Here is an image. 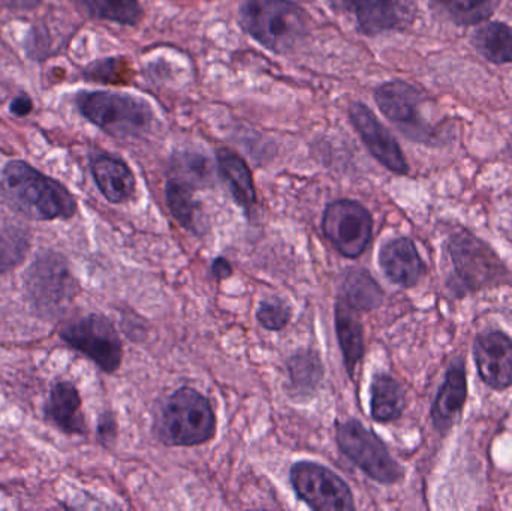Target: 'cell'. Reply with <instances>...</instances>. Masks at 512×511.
<instances>
[{"label":"cell","instance_id":"10","mask_svg":"<svg viewBox=\"0 0 512 511\" xmlns=\"http://www.w3.org/2000/svg\"><path fill=\"white\" fill-rule=\"evenodd\" d=\"M60 336L107 374L116 372L122 363L123 347L119 333L113 323L102 315L92 314L68 324Z\"/></svg>","mask_w":512,"mask_h":511},{"label":"cell","instance_id":"29","mask_svg":"<svg viewBox=\"0 0 512 511\" xmlns=\"http://www.w3.org/2000/svg\"><path fill=\"white\" fill-rule=\"evenodd\" d=\"M292 311L288 305L283 302H262L259 305L258 311H256V320L264 327L265 330L270 332H280L288 326L291 321Z\"/></svg>","mask_w":512,"mask_h":511},{"label":"cell","instance_id":"28","mask_svg":"<svg viewBox=\"0 0 512 511\" xmlns=\"http://www.w3.org/2000/svg\"><path fill=\"white\" fill-rule=\"evenodd\" d=\"M27 251L26 236L21 231L0 233V273L17 266Z\"/></svg>","mask_w":512,"mask_h":511},{"label":"cell","instance_id":"17","mask_svg":"<svg viewBox=\"0 0 512 511\" xmlns=\"http://www.w3.org/2000/svg\"><path fill=\"white\" fill-rule=\"evenodd\" d=\"M90 170L99 191L110 203H126L134 197L137 180L122 159L111 155H96L90 161Z\"/></svg>","mask_w":512,"mask_h":511},{"label":"cell","instance_id":"8","mask_svg":"<svg viewBox=\"0 0 512 511\" xmlns=\"http://www.w3.org/2000/svg\"><path fill=\"white\" fill-rule=\"evenodd\" d=\"M289 480L298 500L316 511L355 510L354 495L334 471L316 462H295Z\"/></svg>","mask_w":512,"mask_h":511},{"label":"cell","instance_id":"12","mask_svg":"<svg viewBox=\"0 0 512 511\" xmlns=\"http://www.w3.org/2000/svg\"><path fill=\"white\" fill-rule=\"evenodd\" d=\"M349 119L363 140L364 146L379 164L399 176L409 173L408 161H406L396 138L382 125V122H379L378 117L367 105L354 102L349 107Z\"/></svg>","mask_w":512,"mask_h":511},{"label":"cell","instance_id":"20","mask_svg":"<svg viewBox=\"0 0 512 511\" xmlns=\"http://www.w3.org/2000/svg\"><path fill=\"white\" fill-rule=\"evenodd\" d=\"M81 398L71 383H57L51 389L45 407L47 419L66 434H83L84 419L80 414Z\"/></svg>","mask_w":512,"mask_h":511},{"label":"cell","instance_id":"24","mask_svg":"<svg viewBox=\"0 0 512 511\" xmlns=\"http://www.w3.org/2000/svg\"><path fill=\"white\" fill-rule=\"evenodd\" d=\"M339 299L357 312L373 311L384 302V291L367 270L354 269L346 273Z\"/></svg>","mask_w":512,"mask_h":511},{"label":"cell","instance_id":"15","mask_svg":"<svg viewBox=\"0 0 512 511\" xmlns=\"http://www.w3.org/2000/svg\"><path fill=\"white\" fill-rule=\"evenodd\" d=\"M466 399H468V380H466L465 362L462 357H457L448 368L444 384L439 389L435 404L430 410L433 426L439 434H447L456 425L457 420L462 416Z\"/></svg>","mask_w":512,"mask_h":511},{"label":"cell","instance_id":"33","mask_svg":"<svg viewBox=\"0 0 512 511\" xmlns=\"http://www.w3.org/2000/svg\"><path fill=\"white\" fill-rule=\"evenodd\" d=\"M42 0H0V8L9 11H33L41 5Z\"/></svg>","mask_w":512,"mask_h":511},{"label":"cell","instance_id":"2","mask_svg":"<svg viewBox=\"0 0 512 511\" xmlns=\"http://www.w3.org/2000/svg\"><path fill=\"white\" fill-rule=\"evenodd\" d=\"M153 432L168 447L209 443L216 434V416L209 398L192 387L176 390L159 405Z\"/></svg>","mask_w":512,"mask_h":511},{"label":"cell","instance_id":"4","mask_svg":"<svg viewBox=\"0 0 512 511\" xmlns=\"http://www.w3.org/2000/svg\"><path fill=\"white\" fill-rule=\"evenodd\" d=\"M447 252L454 267V278L448 282V287L456 296L495 287L510 278L495 249L469 231L453 234L448 239Z\"/></svg>","mask_w":512,"mask_h":511},{"label":"cell","instance_id":"23","mask_svg":"<svg viewBox=\"0 0 512 511\" xmlns=\"http://www.w3.org/2000/svg\"><path fill=\"white\" fill-rule=\"evenodd\" d=\"M165 197L170 207L171 215L182 227L192 233H200L201 209L195 200V188L189 180L183 177H173L168 180Z\"/></svg>","mask_w":512,"mask_h":511},{"label":"cell","instance_id":"18","mask_svg":"<svg viewBox=\"0 0 512 511\" xmlns=\"http://www.w3.org/2000/svg\"><path fill=\"white\" fill-rule=\"evenodd\" d=\"M216 158L219 173L230 188L234 200L246 213H251L256 204V189L251 168L245 159L228 149L218 150Z\"/></svg>","mask_w":512,"mask_h":511},{"label":"cell","instance_id":"26","mask_svg":"<svg viewBox=\"0 0 512 511\" xmlns=\"http://www.w3.org/2000/svg\"><path fill=\"white\" fill-rule=\"evenodd\" d=\"M478 53L496 65L512 63V27L505 23H486L472 35Z\"/></svg>","mask_w":512,"mask_h":511},{"label":"cell","instance_id":"7","mask_svg":"<svg viewBox=\"0 0 512 511\" xmlns=\"http://www.w3.org/2000/svg\"><path fill=\"white\" fill-rule=\"evenodd\" d=\"M336 441L340 452L369 479L381 485H396L403 479L405 471L394 461L381 438L358 420L340 423Z\"/></svg>","mask_w":512,"mask_h":511},{"label":"cell","instance_id":"6","mask_svg":"<svg viewBox=\"0 0 512 511\" xmlns=\"http://www.w3.org/2000/svg\"><path fill=\"white\" fill-rule=\"evenodd\" d=\"M375 101L379 110L405 137L424 144L442 143L444 128L433 125L424 117V105L429 96L420 87L406 81H388L375 90Z\"/></svg>","mask_w":512,"mask_h":511},{"label":"cell","instance_id":"30","mask_svg":"<svg viewBox=\"0 0 512 511\" xmlns=\"http://www.w3.org/2000/svg\"><path fill=\"white\" fill-rule=\"evenodd\" d=\"M84 75L89 80L101 83H123L126 81V75H131V71L123 59H104L92 63Z\"/></svg>","mask_w":512,"mask_h":511},{"label":"cell","instance_id":"34","mask_svg":"<svg viewBox=\"0 0 512 511\" xmlns=\"http://www.w3.org/2000/svg\"><path fill=\"white\" fill-rule=\"evenodd\" d=\"M212 273L218 281H224V279L231 278L233 276V266L227 258L219 257L213 261Z\"/></svg>","mask_w":512,"mask_h":511},{"label":"cell","instance_id":"13","mask_svg":"<svg viewBox=\"0 0 512 511\" xmlns=\"http://www.w3.org/2000/svg\"><path fill=\"white\" fill-rule=\"evenodd\" d=\"M27 288L33 303L50 314L59 312L71 299L74 281L62 258L45 255L30 267Z\"/></svg>","mask_w":512,"mask_h":511},{"label":"cell","instance_id":"9","mask_svg":"<svg viewBox=\"0 0 512 511\" xmlns=\"http://www.w3.org/2000/svg\"><path fill=\"white\" fill-rule=\"evenodd\" d=\"M322 231L343 257L358 258L372 242L373 218L358 201H333L325 209Z\"/></svg>","mask_w":512,"mask_h":511},{"label":"cell","instance_id":"22","mask_svg":"<svg viewBox=\"0 0 512 511\" xmlns=\"http://www.w3.org/2000/svg\"><path fill=\"white\" fill-rule=\"evenodd\" d=\"M324 378V366L313 351H298L288 360L289 392L294 398L307 399L315 395Z\"/></svg>","mask_w":512,"mask_h":511},{"label":"cell","instance_id":"19","mask_svg":"<svg viewBox=\"0 0 512 511\" xmlns=\"http://www.w3.org/2000/svg\"><path fill=\"white\" fill-rule=\"evenodd\" d=\"M336 332L346 372L349 378H354L355 368L364 356L363 324L358 320L357 311L342 299H337Z\"/></svg>","mask_w":512,"mask_h":511},{"label":"cell","instance_id":"5","mask_svg":"<svg viewBox=\"0 0 512 511\" xmlns=\"http://www.w3.org/2000/svg\"><path fill=\"white\" fill-rule=\"evenodd\" d=\"M75 104L83 117L111 137H137L149 131L153 123L152 107L144 99L125 93L81 92Z\"/></svg>","mask_w":512,"mask_h":511},{"label":"cell","instance_id":"14","mask_svg":"<svg viewBox=\"0 0 512 511\" xmlns=\"http://www.w3.org/2000/svg\"><path fill=\"white\" fill-rule=\"evenodd\" d=\"M474 360L478 375L490 389L512 386V339L501 330H487L475 339Z\"/></svg>","mask_w":512,"mask_h":511},{"label":"cell","instance_id":"31","mask_svg":"<svg viewBox=\"0 0 512 511\" xmlns=\"http://www.w3.org/2000/svg\"><path fill=\"white\" fill-rule=\"evenodd\" d=\"M33 111V101L27 95H18L12 99L9 104V113L14 114L15 117L29 116Z\"/></svg>","mask_w":512,"mask_h":511},{"label":"cell","instance_id":"27","mask_svg":"<svg viewBox=\"0 0 512 511\" xmlns=\"http://www.w3.org/2000/svg\"><path fill=\"white\" fill-rule=\"evenodd\" d=\"M90 17L122 26H137L144 11L138 0H75Z\"/></svg>","mask_w":512,"mask_h":511},{"label":"cell","instance_id":"32","mask_svg":"<svg viewBox=\"0 0 512 511\" xmlns=\"http://www.w3.org/2000/svg\"><path fill=\"white\" fill-rule=\"evenodd\" d=\"M98 434L102 441H113L116 438L117 425L111 414H104L99 420Z\"/></svg>","mask_w":512,"mask_h":511},{"label":"cell","instance_id":"3","mask_svg":"<svg viewBox=\"0 0 512 511\" xmlns=\"http://www.w3.org/2000/svg\"><path fill=\"white\" fill-rule=\"evenodd\" d=\"M243 29L273 53H288L310 33V17L291 0H245L240 8Z\"/></svg>","mask_w":512,"mask_h":511},{"label":"cell","instance_id":"16","mask_svg":"<svg viewBox=\"0 0 512 511\" xmlns=\"http://www.w3.org/2000/svg\"><path fill=\"white\" fill-rule=\"evenodd\" d=\"M379 266L393 284L411 288L420 282L426 272L417 246L408 237H397L382 246Z\"/></svg>","mask_w":512,"mask_h":511},{"label":"cell","instance_id":"11","mask_svg":"<svg viewBox=\"0 0 512 511\" xmlns=\"http://www.w3.org/2000/svg\"><path fill=\"white\" fill-rule=\"evenodd\" d=\"M339 14L349 15L367 36L405 30L417 17L414 0H328Z\"/></svg>","mask_w":512,"mask_h":511},{"label":"cell","instance_id":"25","mask_svg":"<svg viewBox=\"0 0 512 511\" xmlns=\"http://www.w3.org/2000/svg\"><path fill=\"white\" fill-rule=\"evenodd\" d=\"M501 0H430L433 11L456 26H475L489 20Z\"/></svg>","mask_w":512,"mask_h":511},{"label":"cell","instance_id":"21","mask_svg":"<svg viewBox=\"0 0 512 511\" xmlns=\"http://www.w3.org/2000/svg\"><path fill=\"white\" fill-rule=\"evenodd\" d=\"M406 408V393L402 384L388 374H378L370 386V414L378 423L400 419Z\"/></svg>","mask_w":512,"mask_h":511},{"label":"cell","instance_id":"1","mask_svg":"<svg viewBox=\"0 0 512 511\" xmlns=\"http://www.w3.org/2000/svg\"><path fill=\"white\" fill-rule=\"evenodd\" d=\"M0 191L11 207L35 221L69 219L77 212L74 195L62 183L24 161H11L3 167Z\"/></svg>","mask_w":512,"mask_h":511}]
</instances>
